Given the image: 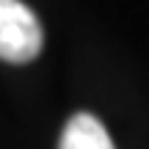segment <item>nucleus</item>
<instances>
[{
    "instance_id": "obj_2",
    "label": "nucleus",
    "mask_w": 149,
    "mask_h": 149,
    "mask_svg": "<svg viewBox=\"0 0 149 149\" xmlns=\"http://www.w3.org/2000/svg\"><path fill=\"white\" fill-rule=\"evenodd\" d=\"M58 149H116L105 124L91 113H74L61 133Z\"/></svg>"
},
{
    "instance_id": "obj_1",
    "label": "nucleus",
    "mask_w": 149,
    "mask_h": 149,
    "mask_svg": "<svg viewBox=\"0 0 149 149\" xmlns=\"http://www.w3.org/2000/svg\"><path fill=\"white\" fill-rule=\"evenodd\" d=\"M42 42L36 14L19 0H0V58L8 64H28L42 53Z\"/></svg>"
}]
</instances>
